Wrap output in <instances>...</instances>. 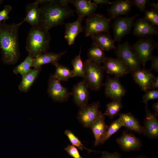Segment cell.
Wrapping results in <instances>:
<instances>
[{
  "instance_id": "1",
  "label": "cell",
  "mask_w": 158,
  "mask_h": 158,
  "mask_svg": "<svg viewBox=\"0 0 158 158\" xmlns=\"http://www.w3.org/2000/svg\"><path fill=\"white\" fill-rule=\"evenodd\" d=\"M23 23L0 24V48L3 62L13 65L18 61L20 56L18 41V29Z\"/></svg>"
},
{
  "instance_id": "2",
  "label": "cell",
  "mask_w": 158,
  "mask_h": 158,
  "mask_svg": "<svg viewBox=\"0 0 158 158\" xmlns=\"http://www.w3.org/2000/svg\"><path fill=\"white\" fill-rule=\"evenodd\" d=\"M39 25L46 30L64 24V21L74 15V11L68 5L62 4L58 0L53 1L40 7Z\"/></svg>"
},
{
  "instance_id": "3",
  "label": "cell",
  "mask_w": 158,
  "mask_h": 158,
  "mask_svg": "<svg viewBox=\"0 0 158 158\" xmlns=\"http://www.w3.org/2000/svg\"><path fill=\"white\" fill-rule=\"evenodd\" d=\"M51 37L49 31L38 25L32 26L28 34L26 49L33 58L47 52Z\"/></svg>"
},
{
  "instance_id": "4",
  "label": "cell",
  "mask_w": 158,
  "mask_h": 158,
  "mask_svg": "<svg viewBox=\"0 0 158 158\" xmlns=\"http://www.w3.org/2000/svg\"><path fill=\"white\" fill-rule=\"evenodd\" d=\"M84 63L85 72L83 81L90 90L95 91L100 90L104 85V70L102 66L88 59Z\"/></svg>"
},
{
  "instance_id": "5",
  "label": "cell",
  "mask_w": 158,
  "mask_h": 158,
  "mask_svg": "<svg viewBox=\"0 0 158 158\" xmlns=\"http://www.w3.org/2000/svg\"><path fill=\"white\" fill-rule=\"evenodd\" d=\"M158 46L152 37H140L132 45L140 63L144 68L146 63L150 60L152 53Z\"/></svg>"
},
{
  "instance_id": "6",
  "label": "cell",
  "mask_w": 158,
  "mask_h": 158,
  "mask_svg": "<svg viewBox=\"0 0 158 158\" xmlns=\"http://www.w3.org/2000/svg\"><path fill=\"white\" fill-rule=\"evenodd\" d=\"M114 53L130 72L141 68V64L131 46L128 41L119 43L114 49Z\"/></svg>"
},
{
  "instance_id": "7",
  "label": "cell",
  "mask_w": 158,
  "mask_h": 158,
  "mask_svg": "<svg viewBox=\"0 0 158 158\" xmlns=\"http://www.w3.org/2000/svg\"><path fill=\"white\" fill-rule=\"evenodd\" d=\"M111 19L100 13H95L87 17L84 27L85 36L99 33H109Z\"/></svg>"
},
{
  "instance_id": "8",
  "label": "cell",
  "mask_w": 158,
  "mask_h": 158,
  "mask_svg": "<svg viewBox=\"0 0 158 158\" xmlns=\"http://www.w3.org/2000/svg\"><path fill=\"white\" fill-rule=\"evenodd\" d=\"M100 102L92 103L80 108L77 118L85 127L90 128L92 123L102 115L99 110Z\"/></svg>"
},
{
  "instance_id": "9",
  "label": "cell",
  "mask_w": 158,
  "mask_h": 158,
  "mask_svg": "<svg viewBox=\"0 0 158 158\" xmlns=\"http://www.w3.org/2000/svg\"><path fill=\"white\" fill-rule=\"evenodd\" d=\"M138 16L136 14L132 17H118L114 19L111 27L115 42L119 43L124 36L130 33L135 18Z\"/></svg>"
},
{
  "instance_id": "10",
  "label": "cell",
  "mask_w": 158,
  "mask_h": 158,
  "mask_svg": "<svg viewBox=\"0 0 158 158\" xmlns=\"http://www.w3.org/2000/svg\"><path fill=\"white\" fill-rule=\"evenodd\" d=\"M47 93L56 102H62L67 101L71 95L68 89L62 85L60 81L50 75L48 80Z\"/></svg>"
},
{
  "instance_id": "11",
  "label": "cell",
  "mask_w": 158,
  "mask_h": 158,
  "mask_svg": "<svg viewBox=\"0 0 158 158\" xmlns=\"http://www.w3.org/2000/svg\"><path fill=\"white\" fill-rule=\"evenodd\" d=\"M106 96L113 100L122 99L126 93L124 87L116 77L111 78L108 75L104 84Z\"/></svg>"
},
{
  "instance_id": "12",
  "label": "cell",
  "mask_w": 158,
  "mask_h": 158,
  "mask_svg": "<svg viewBox=\"0 0 158 158\" xmlns=\"http://www.w3.org/2000/svg\"><path fill=\"white\" fill-rule=\"evenodd\" d=\"M133 27V34L138 37H151L158 35V30L156 26L143 18L135 20Z\"/></svg>"
},
{
  "instance_id": "13",
  "label": "cell",
  "mask_w": 158,
  "mask_h": 158,
  "mask_svg": "<svg viewBox=\"0 0 158 158\" xmlns=\"http://www.w3.org/2000/svg\"><path fill=\"white\" fill-rule=\"evenodd\" d=\"M145 116L144 121L143 134L151 139H157L158 138V121L154 113L152 112L145 104Z\"/></svg>"
},
{
  "instance_id": "14",
  "label": "cell",
  "mask_w": 158,
  "mask_h": 158,
  "mask_svg": "<svg viewBox=\"0 0 158 158\" xmlns=\"http://www.w3.org/2000/svg\"><path fill=\"white\" fill-rule=\"evenodd\" d=\"M104 71L109 74L119 78L130 73L122 62L118 58L107 57L102 62Z\"/></svg>"
},
{
  "instance_id": "15",
  "label": "cell",
  "mask_w": 158,
  "mask_h": 158,
  "mask_svg": "<svg viewBox=\"0 0 158 158\" xmlns=\"http://www.w3.org/2000/svg\"><path fill=\"white\" fill-rule=\"evenodd\" d=\"M116 140L121 149L125 152L138 150L142 145V143L139 138L127 131H124Z\"/></svg>"
},
{
  "instance_id": "16",
  "label": "cell",
  "mask_w": 158,
  "mask_h": 158,
  "mask_svg": "<svg viewBox=\"0 0 158 158\" xmlns=\"http://www.w3.org/2000/svg\"><path fill=\"white\" fill-rule=\"evenodd\" d=\"M88 88L83 80L79 82L73 88L71 95L74 103L80 108L88 104L90 98Z\"/></svg>"
},
{
  "instance_id": "17",
  "label": "cell",
  "mask_w": 158,
  "mask_h": 158,
  "mask_svg": "<svg viewBox=\"0 0 158 158\" xmlns=\"http://www.w3.org/2000/svg\"><path fill=\"white\" fill-rule=\"evenodd\" d=\"M133 5L132 0H116L111 4L107 10L109 18L112 19L122 15H127L130 11Z\"/></svg>"
},
{
  "instance_id": "18",
  "label": "cell",
  "mask_w": 158,
  "mask_h": 158,
  "mask_svg": "<svg viewBox=\"0 0 158 158\" xmlns=\"http://www.w3.org/2000/svg\"><path fill=\"white\" fill-rule=\"evenodd\" d=\"M84 18L78 17L74 22L64 24L65 29L64 37L69 45L73 44L77 35L84 30V27L82 25Z\"/></svg>"
},
{
  "instance_id": "19",
  "label": "cell",
  "mask_w": 158,
  "mask_h": 158,
  "mask_svg": "<svg viewBox=\"0 0 158 158\" xmlns=\"http://www.w3.org/2000/svg\"><path fill=\"white\" fill-rule=\"evenodd\" d=\"M133 80L145 92L149 88L155 76L150 70L144 68L131 72Z\"/></svg>"
},
{
  "instance_id": "20",
  "label": "cell",
  "mask_w": 158,
  "mask_h": 158,
  "mask_svg": "<svg viewBox=\"0 0 158 158\" xmlns=\"http://www.w3.org/2000/svg\"><path fill=\"white\" fill-rule=\"evenodd\" d=\"M70 3L75 8L78 17L83 18L95 13L98 8L97 4L87 0H70Z\"/></svg>"
},
{
  "instance_id": "21",
  "label": "cell",
  "mask_w": 158,
  "mask_h": 158,
  "mask_svg": "<svg viewBox=\"0 0 158 158\" xmlns=\"http://www.w3.org/2000/svg\"><path fill=\"white\" fill-rule=\"evenodd\" d=\"M66 52V51H64L59 53L47 52L42 54L33 59L32 67L34 68H37L47 63H50L55 66L58 63V61L62 56Z\"/></svg>"
},
{
  "instance_id": "22",
  "label": "cell",
  "mask_w": 158,
  "mask_h": 158,
  "mask_svg": "<svg viewBox=\"0 0 158 158\" xmlns=\"http://www.w3.org/2000/svg\"><path fill=\"white\" fill-rule=\"evenodd\" d=\"M105 118L104 116L102 115L90 128L95 137L94 145L95 147L101 144L106 134L108 126L105 123Z\"/></svg>"
},
{
  "instance_id": "23",
  "label": "cell",
  "mask_w": 158,
  "mask_h": 158,
  "mask_svg": "<svg viewBox=\"0 0 158 158\" xmlns=\"http://www.w3.org/2000/svg\"><path fill=\"white\" fill-rule=\"evenodd\" d=\"M90 37L93 42L104 51H108L116 48L115 41L111 38L109 32H100Z\"/></svg>"
},
{
  "instance_id": "24",
  "label": "cell",
  "mask_w": 158,
  "mask_h": 158,
  "mask_svg": "<svg viewBox=\"0 0 158 158\" xmlns=\"http://www.w3.org/2000/svg\"><path fill=\"white\" fill-rule=\"evenodd\" d=\"M26 16L22 21L29 23L32 26L39 25L40 17V9L35 1L28 4L25 7Z\"/></svg>"
},
{
  "instance_id": "25",
  "label": "cell",
  "mask_w": 158,
  "mask_h": 158,
  "mask_svg": "<svg viewBox=\"0 0 158 158\" xmlns=\"http://www.w3.org/2000/svg\"><path fill=\"white\" fill-rule=\"evenodd\" d=\"M120 118L123 123V126L130 131L139 134H143V126L138 120L130 113H121Z\"/></svg>"
},
{
  "instance_id": "26",
  "label": "cell",
  "mask_w": 158,
  "mask_h": 158,
  "mask_svg": "<svg viewBox=\"0 0 158 158\" xmlns=\"http://www.w3.org/2000/svg\"><path fill=\"white\" fill-rule=\"evenodd\" d=\"M41 68V67L30 69L28 71L21 75L22 81L18 87L20 91L27 92L29 90L37 78Z\"/></svg>"
},
{
  "instance_id": "27",
  "label": "cell",
  "mask_w": 158,
  "mask_h": 158,
  "mask_svg": "<svg viewBox=\"0 0 158 158\" xmlns=\"http://www.w3.org/2000/svg\"><path fill=\"white\" fill-rule=\"evenodd\" d=\"M87 56L90 60L100 64L107 56L104 51L94 43H92L88 49Z\"/></svg>"
},
{
  "instance_id": "28",
  "label": "cell",
  "mask_w": 158,
  "mask_h": 158,
  "mask_svg": "<svg viewBox=\"0 0 158 158\" xmlns=\"http://www.w3.org/2000/svg\"><path fill=\"white\" fill-rule=\"evenodd\" d=\"M56 70L53 76L56 79L60 81H67L73 78V72L68 67L58 63L55 66Z\"/></svg>"
},
{
  "instance_id": "29",
  "label": "cell",
  "mask_w": 158,
  "mask_h": 158,
  "mask_svg": "<svg viewBox=\"0 0 158 158\" xmlns=\"http://www.w3.org/2000/svg\"><path fill=\"white\" fill-rule=\"evenodd\" d=\"M82 46V45L81 47L79 54L76 56L71 61L73 68V77H80L83 78L84 76L85 69L84 63L82 61L80 56Z\"/></svg>"
},
{
  "instance_id": "30",
  "label": "cell",
  "mask_w": 158,
  "mask_h": 158,
  "mask_svg": "<svg viewBox=\"0 0 158 158\" xmlns=\"http://www.w3.org/2000/svg\"><path fill=\"white\" fill-rule=\"evenodd\" d=\"M106 105V109L102 115L108 116L111 119L119 114V111L122 108V99L113 100Z\"/></svg>"
},
{
  "instance_id": "31",
  "label": "cell",
  "mask_w": 158,
  "mask_h": 158,
  "mask_svg": "<svg viewBox=\"0 0 158 158\" xmlns=\"http://www.w3.org/2000/svg\"><path fill=\"white\" fill-rule=\"evenodd\" d=\"M33 58L28 54L25 59L20 64L16 66L13 70V72L16 74L21 75L28 71L32 67Z\"/></svg>"
},
{
  "instance_id": "32",
  "label": "cell",
  "mask_w": 158,
  "mask_h": 158,
  "mask_svg": "<svg viewBox=\"0 0 158 158\" xmlns=\"http://www.w3.org/2000/svg\"><path fill=\"white\" fill-rule=\"evenodd\" d=\"M64 133L72 145L77 147L78 149L82 150L84 149L87 150L89 153L92 152H98L89 149L85 147L82 143L79 138L73 133L69 130H65Z\"/></svg>"
},
{
  "instance_id": "33",
  "label": "cell",
  "mask_w": 158,
  "mask_h": 158,
  "mask_svg": "<svg viewBox=\"0 0 158 158\" xmlns=\"http://www.w3.org/2000/svg\"><path fill=\"white\" fill-rule=\"evenodd\" d=\"M123 126V123L120 118L114 121L108 127L105 137L101 144H103Z\"/></svg>"
},
{
  "instance_id": "34",
  "label": "cell",
  "mask_w": 158,
  "mask_h": 158,
  "mask_svg": "<svg viewBox=\"0 0 158 158\" xmlns=\"http://www.w3.org/2000/svg\"><path fill=\"white\" fill-rule=\"evenodd\" d=\"M143 18L153 25L158 26V12L151 9L145 10Z\"/></svg>"
},
{
  "instance_id": "35",
  "label": "cell",
  "mask_w": 158,
  "mask_h": 158,
  "mask_svg": "<svg viewBox=\"0 0 158 158\" xmlns=\"http://www.w3.org/2000/svg\"><path fill=\"white\" fill-rule=\"evenodd\" d=\"M158 98V90L154 89L148 90L145 92L142 96V102L145 104H147L148 101Z\"/></svg>"
},
{
  "instance_id": "36",
  "label": "cell",
  "mask_w": 158,
  "mask_h": 158,
  "mask_svg": "<svg viewBox=\"0 0 158 158\" xmlns=\"http://www.w3.org/2000/svg\"><path fill=\"white\" fill-rule=\"evenodd\" d=\"M12 9V8L9 5L4 6V9L0 11V24L2 22H5L9 19L8 15Z\"/></svg>"
},
{
  "instance_id": "37",
  "label": "cell",
  "mask_w": 158,
  "mask_h": 158,
  "mask_svg": "<svg viewBox=\"0 0 158 158\" xmlns=\"http://www.w3.org/2000/svg\"><path fill=\"white\" fill-rule=\"evenodd\" d=\"M64 150L73 158H83L80 154L77 148L72 145H68Z\"/></svg>"
},
{
  "instance_id": "38",
  "label": "cell",
  "mask_w": 158,
  "mask_h": 158,
  "mask_svg": "<svg viewBox=\"0 0 158 158\" xmlns=\"http://www.w3.org/2000/svg\"><path fill=\"white\" fill-rule=\"evenodd\" d=\"M133 6H135L141 12L145 11L146 4L149 2L148 0H132Z\"/></svg>"
},
{
  "instance_id": "39",
  "label": "cell",
  "mask_w": 158,
  "mask_h": 158,
  "mask_svg": "<svg viewBox=\"0 0 158 158\" xmlns=\"http://www.w3.org/2000/svg\"><path fill=\"white\" fill-rule=\"evenodd\" d=\"M151 61V68L150 71L154 70L156 72H158V56L153 55L150 59Z\"/></svg>"
},
{
  "instance_id": "40",
  "label": "cell",
  "mask_w": 158,
  "mask_h": 158,
  "mask_svg": "<svg viewBox=\"0 0 158 158\" xmlns=\"http://www.w3.org/2000/svg\"><path fill=\"white\" fill-rule=\"evenodd\" d=\"M100 158H122L120 154L117 152L109 153L107 152H102Z\"/></svg>"
},
{
  "instance_id": "41",
  "label": "cell",
  "mask_w": 158,
  "mask_h": 158,
  "mask_svg": "<svg viewBox=\"0 0 158 158\" xmlns=\"http://www.w3.org/2000/svg\"><path fill=\"white\" fill-rule=\"evenodd\" d=\"M158 88V76H155L148 90L157 89Z\"/></svg>"
},
{
  "instance_id": "42",
  "label": "cell",
  "mask_w": 158,
  "mask_h": 158,
  "mask_svg": "<svg viewBox=\"0 0 158 158\" xmlns=\"http://www.w3.org/2000/svg\"><path fill=\"white\" fill-rule=\"evenodd\" d=\"M93 2L97 4H111V2L109 0H93Z\"/></svg>"
},
{
  "instance_id": "43",
  "label": "cell",
  "mask_w": 158,
  "mask_h": 158,
  "mask_svg": "<svg viewBox=\"0 0 158 158\" xmlns=\"http://www.w3.org/2000/svg\"><path fill=\"white\" fill-rule=\"evenodd\" d=\"M149 6L151 8V9L158 12V3H157L149 4Z\"/></svg>"
},
{
  "instance_id": "44",
  "label": "cell",
  "mask_w": 158,
  "mask_h": 158,
  "mask_svg": "<svg viewBox=\"0 0 158 158\" xmlns=\"http://www.w3.org/2000/svg\"><path fill=\"white\" fill-rule=\"evenodd\" d=\"M153 109L154 111V115L157 117L158 116V102L155 103L152 106Z\"/></svg>"
},
{
  "instance_id": "45",
  "label": "cell",
  "mask_w": 158,
  "mask_h": 158,
  "mask_svg": "<svg viewBox=\"0 0 158 158\" xmlns=\"http://www.w3.org/2000/svg\"><path fill=\"white\" fill-rule=\"evenodd\" d=\"M53 0H37L35 1L39 5H44L51 2Z\"/></svg>"
},
{
  "instance_id": "46",
  "label": "cell",
  "mask_w": 158,
  "mask_h": 158,
  "mask_svg": "<svg viewBox=\"0 0 158 158\" xmlns=\"http://www.w3.org/2000/svg\"><path fill=\"white\" fill-rule=\"evenodd\" d=\"M135 158H147L143 156H140L138 157H137Z\"/></svg>"
},
{
  "instance_id": "47",
  "label": "cell",
  "mask_w": 158,
  "mask_h": 158,
  "mask_svg": "<svg viewBox=\"0 0 158 158\" xmlns=\"http://www.w3.org/2000/svg\"><path fill=\"white\" fill-rule=\"evenodd\" d=\"M3 2V0H0V5L2 4Z\"/></svg>"
},
{
  "instance_id": "48",
  "label": "cell",
  "mask_w": 158,
  "mask_h": 158,
  "mask_svg": "<svg viewBox=\"0 0 158 158\" xmlns=\"http://www.w3.org/2000/svg\"></svg>"
}]
</instances>
